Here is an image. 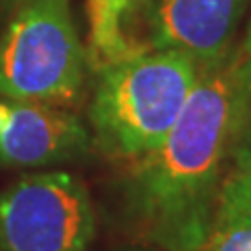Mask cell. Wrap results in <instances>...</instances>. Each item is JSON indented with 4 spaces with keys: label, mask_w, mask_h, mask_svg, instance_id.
Here are the masks:
<instances>
[{
    "label": "cell",
    "mask_w": 251,
    "mask_h": 251,
    "mask_svg": "<svg viewBox=\"0 0 251 251\" xmlns=\"http://www.w3.org/2000/svg\"><path fill=\"white\" fill-rule=\"evenodd\" d=\"M237 54H239V63H241L243 74H245V77L251 84V23L247 27L245 38H243V40L239 42V46H237Z\"/></svg>",
    "instance_id": "obj_9"
},
{
    "label": "cell",
    "mask_w": 251,
    "mask_h": 251,
    "mask_svg": "<svg viewBox=\"0 0 251 251\" xmlns=\"http://www.w3.org/2000/svg\"><path fill=\"white\" fill-rule=\"evenodd\" d=\"M199 251H251V134L234 149Z\"/></svg>",
    "instance_id": "obj_7"
},
{
    "label": "cell",
    "mask_w": 251,
    "mask_h": 251,
    "mask_svg": "<svg viewBox=\"0 0 251 251\" xmlns=\"http://www.w3.org/2000/svg\"><path fill=\"white\" fill-rule=\"evenodd\" d=\"M203 67L176 50H138L94 69L88 128L97 151L134 161L176 126Z\"/></svg>",
    "instance_id": "obj_2"
},
{
    "label": "cell",
    "mask_w": 251,
    "mask_h": 251,
    "mask_svg": "<svg viewBox=\"0 0 251 251\" xmlns=\"http://www.w3.org/2000/svg\"><path fill=\"white\" fill-rule=\"evenodd\" d=\"M251 134V84L237 46L203 67L176 126L155 151L128 161L117 182L120 218L161 251H199L209 234L234 149Z\"/></svg>",
    "instance_id": "obj_1"
},
{
    "label": "cell",
    "mask_w": 251,
    "mask_h": 251,
    "mask_svg": "<svg viewBox=\"0 0 251 251\" xmlns=\"http://www.w3.org/2000/svg\"><path fill=\"white\" fill-rule=\"evenodd\" d=\"M92 199L67 172H38L0 191V251H86Z\"/></svg>",
    "instance_id": "obj_4"
},
{
    "label": "cell",
    "mask_w": 251,
    "mask_h": 251,
    "mask_svg": "<svg viewBox=\"0 0 251 251\" xmlns=\"http://www.w3.org/2000/svg\"><path fill=\"white\" fill-rule=\"evenodd\" d=\"M86 67L69 0H15L0 31V97L69 109Z\"/></svg>",
    "instance_id": "obj_3"
},
{
    "label": "cell",
    "mask_w": 251,
    "mask_h": 251,
    "mask_svg": "<svg viewBox=\"0 0 251 251\" xmlns=\"http://www.w3.org/2000/svg\"><path fill=\"white\" fill-rule=\"evenodd\" d=\"M120 251H151V249H145V247H128V249H120Z\"/></svg>",
    "instance_id": "obj_11"
},
{
    "label": "cell",
    "mask_w": 251,
    "mask_h": 251,
    "mask_svg": "<svg viewBox=\"0 0 251 251\" xmlns=\"http://www.w3.org/2000/svg\"><path fill=\"white\" fill-rule=\"evenodd\" d=\"M92 149L90 128L72 109L0 97L2 166H61L84 159Z\"/></svg>",
    "instance_id": "obj_6"
},
{
    "label": "cell",
    "mask_w": 251,
    "mask_h": 251,
    "mask_svg": "<svg viewBox=\"0 0 251 251\" xmlns=\"http://www.w3.org/2000/svg\"><path fill=\"white\" fill-rule=\"evenodd\" d=\"M140 0H84L88 19V65L94 69L136 52L124 34V21Z\"/></svg>",
    "instance_id": "obj_8"
},
{
    "label": "cell",
    "mask_w": 251,
    "mask_h": 251,
    "mask_svg": "<svg viewBox=\"0 0 251 251\" xmlns=\"http://www.w3.org/2000/svg\"><path fill=\"white\" fill-rule=\"evenodd\" d=\"M13 4H15V0H0V25H2V21L9 17Z\"/></svg>",
    "instance_id": "obj_10"
},
{
    "label": "cell",
    "mask_w": 251,
    "mask_h": 251,
    "mask_svg": "<svg viewBox=\"0 0 251 251\" xmlns=\"http://www.w3.org/2000/svg\"><path fill=\"white\" fill-rule=\"evenodd\" d=\"M251 0H140L124 21V34L138 50H176L201 67L234 49L239 23Z\"/></svg>",
    "instance_id": "obj_5"
}]
</instances>
